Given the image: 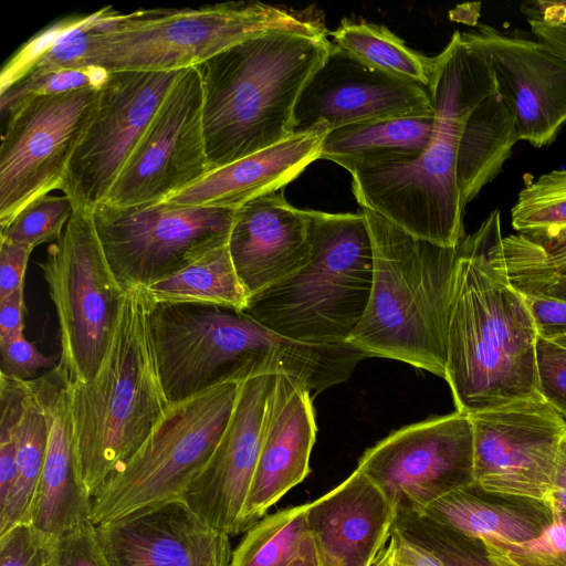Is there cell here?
I'll return each mask as SVG.
<instances>
[{
    "instance_id": "4fadbf2b",
    "label": "cell",
    "mask_w": 566,
    "mask_h": 566,
    "mask_svg": "<svg viewBox=\"0 0 566 566\" xmlns=\"http://www.w3.org/2000/svg\"><path fill=\"white\" fill-rule=\"evenodd\" d=\"M209 171L202 83L192 66L166 94L102 203L126 209L163 202Z\"/></svg>"
},
{
    "instance_id": "7bdbcfd3",
    "label": "cell",
    "mask_w": 566,
    "mask_h": 566,
    "mask_svg": "<svg viewBox=\"0 0 566 566\" xmlns=\"http://www.w3.org/2000/svg\"><path fill=\"white\" fill-rule=\"evenodd\" d=\"M371 566H442L431 554L391 530L388 544L384 546Z\"/></svg>"
},
{
    "instance_id": "ab89813d",
    "label": "cell",
    "mask_w": 566,
    "mask_h": 566,
    "mask_svg": "<svg viewBox=\"0 0 566 566\" xmlns=\"http://www.w3.org/2000/svg\"><path fill=\"white\" fill-rule=\"evenodd\" d=\"M50 544L30 522L19 523L0 535V566H44Z\"/></svg>"
},
{
    "instance_id": "cb8c5ba5",
    "label": "cell",
    "mask_w": 566,
    "mask_h": 566,
    "mask_svg": "<svg viewBox=\"0 0 566 566\" xmlns=\"http://www.w3.org/2000/svg\"><path fill=\"white\" fill-rule=\"evenodd\" d=\"M52 371L36 378L49 440L30 514V523L49 542L91 520L93 506L77 464L67 388Z\"/></svg>"
},
{
    "instance_id": "f1b7e54d",
    "label": "cell",
    "mask_w": 566,
    "mask_h": 566,
    "mask_svg": "<svg viewBox=\"0 0 566 566\" xmlns=\"http://www.w3.org/2000/svg\"><path fill=\"white\" fill-rule=\"evenodd\" d=\"M151 304L195 303L244 311L249 296L234 270L228 243L144 289Z\"/></svg>"
},
{
    "instance_id": "d4e9b609",
    "label": "cell",
    "mask_w": 566,
    "mask_h": 566,
    "mask_svg": "<svg viewBox=\"0 0 566 566\" xmlns=\"http://www.w3.org/2000/svg\"><path fill=\"white\" fill-rule=\"evenodd\" d=\"M328 132L326 124L317 123L273 146L209 171L166 201L181 206L238 209L255 198L280 191L310 164L321 158Z\"/></svg>"
},
{
    "instance_id": "f546056e",
    "label": "cell",
    "mask_w": 566,
    "mask_h": 566,
    "mask_svg": "<svg viewBox=\"0 0 566 566\" xmlns=\"http://www.w3.org/2000/svg\"><path fill=\"white\" fill-rule=\"evenodd\" d=\"M48 440L49 424L35 378L28 380L17 430V476L8 499L0 507V535L19 523L30 522Z\"/></svg>"
},
{
    "instance_id": "e575fe53",
    "label": "cell",
    "mask_w": 566,
    "mask_h": 566,
    "mask_svg": "<svg viewBox=\"0 0 566 566\" xmlns=\"http://www.w3.org/2000/svg\"><path fill=\"white\" fill-rule=\"evenodd\" d=\"M74 207L71 199L50 193L25 206L15 218L1 229L0 240L35 248L54 242L62 234Z\"/></svg>"
},
{
    "instance_id": "277c9868",
    "label": "cell",
    "mask_w": 566,
    "mask_h": 566,
    "mask_svg": "<svg viewBox=\"0 0 566 566\" xmlns=\"http://www.w3.org/2000/svg\"><path fill=\"white\" fill-rule=\"evenodd\" d=\"M373 247L370 297L348 343L368 357L446 376L447 335L460 244L416 238L361 208Z\"/></svg>"
},
{
    "instance_id": "ba28073f",
    "label": "cell",
    "mask_w": 566,
    "mask_h": 566,
    "mask_svg": "<svg viewBox=\"0 0 566 566\" xmlns=\"http://www.w3.org/2000/svg\"><path fill=\"white\" fill-rule=\"evenodd\" d=\"M149 325L163 389L170 403L263 375L296 377L306 361L304 344L231 307L151 304Z\"/></svg>"
},
{
    "instance_id": "bcb514c9",
    "label": "cell",
    "mask_w": 566,
    "mask_h": 566,
    "mask_svg": "<svg viewBox=\"0 0 566 566\" xmlns=\"http://www.w3.org/2000/svg\"><path fill=\"white\" fill-rule=\"evenodd\" d=\"M549 497L554 500L566 514V436L560 443L554 484Z\"/></svg>"
},
{
    "instance_id": "f35d334b",
    "label": "cell",
    "mask_w": 566,
    "mask_h": 566,
    "mask_svg": "<svg viewBox=\"0 0 566 566\" xmlns=\"http://www.w3.org/2000/svg\"><path fill=\"white\" fill-rule=\"evenodd\" d=\"M536 374L542 399L566 421V347L538 336Z\"/></svg>"
},
{
    "instance_id": "74e56055",
    "label": "cell",
    "mask_w": 566,
    "mask_h": 566,
    "mask_svg": "<svg viewBox=\"0 0 566 566\" xmlns=\"http://www.w3.org/2000/svg\"><path fill=\"white\" fill-rule=\"evenodd\" d=\"M44 566H108L91 520L51 542Z\"/></svg>"
},
{
    "instance_id": "4316f807",
    "label": "cell",
    "mask_w": 566,
    "mask_h": 566,
    "mask_svg": "<svg viewBox=\"0 0 566 566\" xmlns=\"http://www.w3.org/2000/svg\"><path fill=\"white\" fill-rule=\"evenodd\" d=\"M511 221L521 234L520 268L530 285L544 287L566 275V169L543 174L525 186Z\"/></svg>"
},
{
    "instance_id": "1f68e13d",
    "label": "cell",
    "mask_w": 566,
    "mask_h": 566,
    "mask_svg": "<svg viewBox=\"0 0 566 566\" xmlns=\"http://www.w3.org/2000/svg\"><path fill=\"white\" fill-rule=\"evenodd\" d=\"M93 14L62 19L27 41L3 65L0 90L32 73L80 69L90 48Z\"/></svg>"
},
{
    "instance_id": "ac0fdd59",
    "label": "cell",
    "mask_w": 566,
    "mask_h": 566,
    "mask_svg": "<svg viewBox=\"0 0 566 566\" xmlns=\"http://www.w3.org/2000/svg\"><path fill=\"white\" fill-rule=\"evenodd\" d=\"M433 114L428 88L374 69L333 43L298 97L293 134L317 123L333 130L368 120Z\"/></svg>"
},
{
    "instance_id": "44dd1931",
    "label": "cell",
    "mask_w": 566,
    "mask_h": 566,
    "mask_svg": "<svg viewBox=\"0 0 566 566\" xmlns=\"http://www.w3.org/2000/svg\"><path fill=\"white\" fill-rule=\"evenodd\" d=\"M228 248L249 298L303 268L312 256L306 210L283 189L235 210Z\"/></svg>"
},
{
    "instance_id": "f6af8a7d",
    "label": "cell",
    "mask_w": 566,
    "mask_h": 566,
    "mask_svg": "<svg viewBox=\"0 0 566 566\" xmlns=\"http://www.w3.org/2000/svg\"><path fill=\"white\" fill-rule=\"evenodd\" d=\"M24 285L0 300V343L23 335Z\"/></svg>"
},
{
    "instance_id": "e0dca14e",
    "label": "cell",
    "mask_w": 566,
    "mask_h": 566,
    "mask_svg": "<svg viewBox=\"0 0 566 566\" xmlns=\"http://www.w3.org/2000/svg\"><path fill=\"white\" fill-rule=\"evenodd\" d=\"M277 376L242 382L217 448L180 496L209 526L229 536L242 533V512L275 401Z\"/></svg>"
},
{
    "instance_id": "8fae6325",
    "label": "cell",
    "mask_w": 566,
    "mask_h": 566,
    "mask_svg": "<svg viewBox=\"0 0 566 566\" xmlns=\"http://www.w3.org/2000/svg\"><path fill=\"white\" fill-rule=\"evenodd\" d=\"M235 210L168 201L126 209L101 203L93 217L107 261L127 291L145 289L227 244Z\"/></svg>"
},
{
    "instance_id": "d590c367",
    "label": "cell",
    "mask_w": 566,
    "mask_h": 566,
    "mask_svg": "<svg viewBox=\"0 0 566 566\" xmlns=\"http://www.w3.org/2000/svg\"><path fill=\"white\" fill-rule=\"evenodd\" d=\"M109 72L98 66L52 70L23 76L10 86L0 90L2 115L12 111L20 102L31 96L57 95L84 88H101Z\"/></svg>"
},
{
    "instance_id": "6da1fadb",
    "label": "cell",
    "mask_w": 566,
    "mask_h": 566,
    "mask_svg": "<svg viewBox=\"0 0 566 566\" xmlns=\"http://www.w3.org/2000/svg\"><path fill=\"white\" fill-rule=\"evenodd\" d=\"M499 228L495 210L460 243L444 380L457 411L469 416L542 398L533 317L523 295L488 252Z\"/></svg>"
},
{
    "instance_id": "5bb4252c",
    "label": "cell",
    "mask_w": 566,
    "mask_h": 566,
    "mask_svg": "<svg viewBox=\"0 0 566 566\" xmlns=\"http://www.w3.org/2000/svg\"><path fill=\"white\" fill-rule=\"evenodd\" d=\"M357 469L396 511L422 512L474 484L471 419L455 411L400 428L367 449Z\"/></svg>"
},
{
    "instance_id": "7a4b0ae2",
    "label": "cell",
    "mask_w": 566,
    "mask_h": 566,
    "mask_svg": "<svg viewBox=\"0 0 566 566\" xmlns=\"http://www.w3.org/2000/svg\"><path fill=\"white\" fill-rule=\"evenodd\" d=\"M434 62L428 88L434 125L426 150L409 165L353 175L352 190L360 208L416 238L454 248L467 237L458 187L465 127L495 82L485 52L470 32L455 31Z\"/></svg>"
},
{
    "instance_id": "60d3db41",
    "label": "cell",
    "mask_w": 566,
    "mask_h": 566,
    "mask_svg": "<svg viewBox=\"0 0 566 566\" xmlns=\"http://www.w3.org/2000/svg\"><path fill=\"white\" fill-rule=\"evenodd\" d=\"M1 373L31 380L38 373L49 368H55L56 356L42 354L36 346L23 335L0 343Z\"/></svg>"
},
{
    "instance_id": "d6a6232c",
    "label": "cell",
    "mask_w": 566,
    "mask_h": 566,
    "mask_svg": "<svg viewBox=\"0 0 566 566\" xmlns=\"http://www.w3.org/2000/svg\"><path fill=\"white\" fill-rule=\"evenodd\" d=\"M307 503L280 510L252 525L229 566H287L308 535Z\"/></svg>"
},
{
    "instance_id": "4dcf8cb0",
    "label": "cell",
    "mask_w": 566,
    "mask_h": 566,
    "mask_svg": "<svg viewBox=\"0 0 566 566\" xmlns=\"http://www.w3.org/2000/svg\"><path fill=\"white\" fill-rule=\"evenodd\" d=\"M333 43L367 65L426 88L434 74V56H427L406 45L387 27L343 20L329 33Z\"/></svg>"
},
{
    "instance_id": "52a82bcc",
    "label": "cell",
    "mask_w": 566,
    "mask_h": 566,
    "mask_svg": "<svg viewBox=\"0 0 566 566\" xmlns=\"http://www.w3.org/2000/svg\"><path fill=\"white\" fill-rule=\"evenodd\" d=\"M310 261L249 298L244 312L291 339L347 344L367 307L373 247L364 214L306 209Z\"/></svg>"
},
{
    "instance_id": "9a60e30c",
    "label": "cell",
    "mask_w": 566,
    "mask_h": 566,
    "mask_svg": "<svg viewBox=\"0 0 566 566\" xmlns=\"http://www.w3.org/2000/svg\"><path fill=\"white\" fill-rule=\"evenodd\" d=\"M182 71L109 73L59 189L74 208L94 210L105 200Z\"/></svg>"
},
{
    "instance_id": "9c48e42d",
    "label": "cell",
    "mask_w": 566,
    "mask_h": 566,
    "mask_svg": "<svg viewBox=\"0 0 566 566\" xmlns=\"http://www.w3.org/2000/svg\"><path fill=\"white\" fill-rule=\"evenodd\" d=\"M39 266L59 324L54 371L65 385L87 384L107 354L126 293L104 253L93 210L74 208Z\"/></svg>"
},
{
    "instance_id": "3957f363",
    "label": "cell",
    "mask_w": 566,
    "mask_h": 566,
    "mask_svg": "<svg viewBox=\"0 0 566 566\" xmlns=\"http://www.w3.org/2000/svg\"><path fill=\"white\" fill-rule=\"evenodd\" d=\"M332 45L327 33L272 31L241 41L197 65L211 170L293 134L298 97Z\"/></svg>"
},
{
    "instance_id": "603a6c76",
    "label": "cell",
    "mask_w": 566,
    "mask_h": 566,
    "mask_svg": "<svg viewBox=\"0 0 566 566\" xmlns=\"http://www.w3.org/2000/svg\"><path fill=\"white\" fill-rule=\"evenodd\" d=\"M312 398L295 379L277 376L275 401L242 512V532L310 474L316 437Z\"/></svg>"
},
{
    "instance_id": "484cf974",
    "label": "cell",
    "mask_w": 566,
    "mask_h": 566,
    "mask_svg": "<svg viewBox=\"0 0 566 566\" xmlns=\"http://www.w3.org/2000/svg\"><path fill=\"white\" fill-rule=\"evenodd\" d=\"M422 513L481 541L486 549L533 539L553 518L549 500L489 492L474 484L441 496Z\"/></svg>"
},
{
    "instance_id": "30bf717a",
    "label": "cell",
    "mask_w": 566,
    "mask_h": 566,
    "mask_svg": "<svg viewBox=\"0 0 566 566\" xmlns=\"http://www.w3.org/2000/svg\"><path fill=\"white\" fill-rule=\"evenodd\" d=\"M241 386L222 384L171 403L138 451L94 495L92 523L180 497L217 448Z\"/></svg>"
},
{
    "instance_id": "ee69618b",
    "label": "cell",
    "mask_w": 566,
    "mask_h": 566,
    "mask_svg": "<svg viewBox=\"0 0 566 566\" xmlns=\"http://www.w3.org/2000/svg\"><path fill=\"white\" fill-rule=\"evenodd\" d=\"M32 250L28 245L0 240V300L24 285Z\"/></svg>"
},
{
    "instance_id": "ffe728a7",
    "label": "cell",
    "mask_w": 566,
    "mask_h": 566,
    "mask_svg": "<svg viewBox=\"0 0 566 566\" xmlns=\"http://www.w3.org/2000/svg\"><path fill=\"white\" fill-rule=\"evenodd\" d=\"M108 566H229V535L181 499L147 505L96 525Z\"/></svg>"
},
{
    "instance_id": "7dc6e473",
    "label": "cell",
    "mask_w": 566,
    "mask_h": 566,
    "mask_svg": "<svg viewBox=\"0 0 566 566\" xmlns=\"http://www.w3.org/2000/svg\"><path fill=\"white\" fill-rule=\"evenodd\" d=\"M287 566H322L310 535L305 538L297 556Z\"/></svg>"
},
{
    "instance_id": "681fc988",
    "label": "cell",
    "mask_w": 566,
    "mask_h": 566,
    "mask_svg": "<svg viewBox=\"0 0 566 566\" xmlns=\"http://www.w3.org/2000/svg\"><path fill=\"white\" fill-rule=\"evenodd\" d=\"M552 340L558 343L559 345L566 347V334L552 338Z\"/></svg>"
},
{
    "instance_id": "d6986e66",
    "label": "cell",
    "mask_w": 566,
    "mask_h": 566,
    "mask_svg": "<svg viewBox=\"0 0 566 566\" xmlns=\"http://www.w3.org/2000/svg\"><path fill=\"white\" fill-rule=\"evenodd\" d=\"M485 52L517 140L551 144L566 124V56L535 39L481 24L469 31Z\"/></svg>"
},
{
    "instance_id": "8d00e7d4",
    "label": "cell",
    "mask_w": 566,
    "mask_h": 566,
    "mask_svg": "<svg viewBox=\"0 0 566 566\" xmlns=\"http://www.w3.org/2000/svg\"><path fill=\"white\" fill-rule=\"evenodd\" d=\"M553 518L537 537L501 548L486 549L500 566H566V514L548 497Z\"/></svg>"
},
{
    "instance_id": "b9f144b4",
    "label": "cell",
    "mask_w": 566,
    "mask_h": 566,
    "mask_svg": "<svg viewBox=\"0 0 566 566\" xmlns=\"http://www.w3.org/2000/svg\"><path fill=\"white\" fill-rule=\"evenodd\" d=\"M523 297L538 336L552 339L566 334V301L544 294Z\"/></svg>"
},
{
    "instance_id": "8992f818",
    "label": "cell",
    "mask_w": 566,
    "mask_h": 566,
    "mask_svg": "<svg viewBox=\"0 0 566 566\" xmlns=\"http://www.w3.org/2000/svg\"><path fill=\"white\" fill-rule=\"evenodd\" d=\"M90 48L81 67L168 72L197 66L247 39L272 31L325 34L321 20L260 1H229L198 8L93 14Z\"/></svg>"
},
{
    "instance_id": "83f0119b",
    "label": "cell",
    "mask_w": 566,
    "mask_h": 566,
    "mask_svg": "<svg viewBox=\"0 0 566 566\" xmlns=\"http://www.w3.org/2000/svg\"><path fill=\"white\" fill-rule=\"evenodd\" d=\"M434 114L356 123L329 130L321 158L331 160L352 176L409 165L426 150Z\"/></svg>"
},
{
    "instance_id": "2e32d148",
    "label": "cell",
    "mask_w": 566,
    "mask_h": 566,
    "mask_svg": "<svg viewBox=\"0 0 566 566\" xmlns=\"http://www.w3.org/2000/svg\"><path fill=\"white\" fill-rule=\"evenodd\" d=\"M469 417L474 485L489 492L547 501L566 421L542 398Z\"/></svg>"
},
{
    "instance_id": "836d02e7",
    "label": "cell",
    "mask_w": 566,
    "mask_h": 566,
    "mask_svg": "<svg viewBox=\"0 0 566 566\" xmlns=\"http://www.w3.org/2000/svg\"><path fill=\"white\" fill-rule=\"evenodd\" d=\"M392 530L427 551L442 566H500L481 541L422 512L396 511Z\"/></svg>"
},
{
    "instance_id": "c3c4849f",
    "label": "cell",
    "mask_w": 566,
    "mask_h": 566,
    "mask_svg": "<svg viewBox=\"0 0 566 566\" xmlns=\"http://www.w3.org/2000/svg\"><path fill=\"white\" fill-rule=\"evenodd\" d=\"M541 294L566 301V275L549 283Z\"/></svg>"
},
{
    "instance_id": "7c38bea8",
    "label": "cell",
    "mask_w": 566,
    "mask_h": 566,
    "mask_svg": "<svg viewBox=\"0 0 566 566\" xmlns=\"http://www.w3.org/2000/svg\"><path fill=\"white\" fill-rule=\"evenodd\" d=\"M99 90L31 96L8 113L0 146V230L34 199L60 189Z\"/></svg>"
},
{
    "instance_id": "7402d4cb",
    "label": "cell",
    "mask_w": 566,
    "mask_h": 566,
    "mask_svg": "<svg viewBox=\"0 0 566 566\" xmlns=\"http://www.w3.org/2000/svg\"><path fill=\"white\" fill-rule=\"evenodd\" d=\"M395 517L394 505L357 468L306 510L308 535L322 566H371Z\"/></svg>"
},
{
    "instance_id": "5b68a950",
    "label": "cell",
    "mask_w": 566,
    "mask_h": 566,
    "mask_svg": "<svg viewBox=\"0 0 566 566\" xmlns=\"http://www.w3.org/2000/svg\"><path fill=\"white\" fill-rule=\"evenodd\" d=\"M151 303L127 290L112 343L95 377L65 385L78 469L94 497L148 439L170 407L149 325Z\"/></svg>"
}]
</instances>
